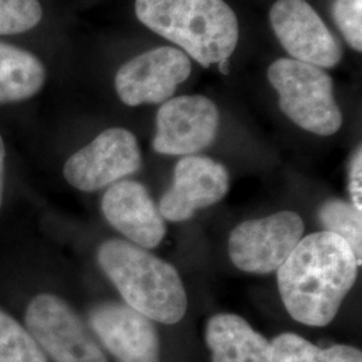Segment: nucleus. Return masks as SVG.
Instances as JSON below:
<instances>
[{"mask_svg": "<svg viewBox=\"0 0 362 362\" xmlns=\"http://www.w3.org/2000/svg\"><path fill=\"white\" fill-rule=\"evenodd\" d=\"M358 267L353 250L336 233L303 236L276 270L286 310L299 324H330L356 284Z\"/></svg>", "mask_w": 362, "mask_h": 362, "instance_id": "1", "label": "nucleus"}, {"mask_svg": "<svg viewBox=\"0 0 362 362\" xmlns=\"http://www.w3.org/2000/svg\"><path fill=\"white\" fill-rule=\"evenodd\" d=\"M97 260L132 309L160 324L175 325L184 318L187 293L170 263L122 239L104 242Z\"/></svg>", "mask_w": 362, "mask_h": 362, "instance_id": "2", "label": "nucleus"}, {"mask_svg": "<svg viewBox=\"0 0 362 362\" xmlns=\"http://www.w3.org/2000/svg\"><path fill=\"white\" fill-rule=\"evenodd\" d=\"M136 15L204 67L228 59L238 45V18L224 0H136Z\"/></svg>", "mask_w": 362, "mask_h": 362, "instance_id": "3", "label": "nucleus"}, {"mask_svg": "<svg viewBox=\"0 0 362 362\" xmlns=\"http://www.w3.org/2000/svg\"><path fill=\"white\" fill-rule=\"evenodd\" d=\"M267 77L279 94V107L299 128L318 136L341 129L344 117L334 98L333 79L321 67L282 58Z\"/></svg>", "mask_w": 362, "mask_h": 362, "instance_id": "4", "label": "nucleus"}, {"mask_svg": "<svg viewBox=\"0 0 362 362\" xmlns=\"http://www.w3.org/2000/svg\"><path fill=\"white\" fill-rule=\"evenodd\" d=\"M27 332L54 362H107L85 324L62 298H33L25 314Z\"/></svg>", "mask_w": 362, "mask_h": 362, "instance_id": "5", "label": "nucleus"}, {"mask_svg": "<svg viewBox=\"0 0 362 362\" xmlns=\"http://www.w3.org/2000/svg\"><path fill=\"white\" fill-rule=\"evenodd\" d=\"M305 233V223L293 211L246 220L230 233L228 254L235 267L250 274L276 272Z\"/></svg>", "mask_w": 362, "mask_h": 362, "instance_id": "6", "label": "nucleus"}, {"mask_svg": "<svg viewBox=\"0 0 362 362\" xmlns=\"http://www.w3.org/2000/svg\"><path fill=\"white\" fill-rule=\"evenodd\" d=\"M141 165L136 136L124 128H110L66 161L64 176L78 191L94 192L136 173Z\"/></svg>", "mask_w": 362, "mask_h": 362, "instance_id": "7", "label": "nucleus"}, {"mask_svg": "<svg viewBox=\"0 0 362 362\" xmlns=\"http://www.w3.org/2000/svg\"><path fill=\"white\" fill-rule=\"evenodd\" d=\"M189 57L179 49L163 46L144 52L117 71V94L128 106L164 104L191 76Z\"/></svg>", "mask_w": 362, "mask_h": 362, "instance_id": "8", "label": "nucleus"}, {"mask_svg": "<svg viewBox=\"0 0 362 362\" xmlns=\"http://www.w3.org/2000/svg\"><path fill=\"white\" fill-rule=\"evenodd\" d=\"M218 130L219 110L209 98L176 97L157 112L152 146L160 155H194L215 141Z\"/></svg>", "mask_w": 362, "mask_h": 362, "instance_id": "9", "label": "nucleus"}, {"mask_svg": "<svg viewBox=\"0 0 362 362\" xmlns=\"http://www.w3.org/2000/svg\"><path fill=\"white\" fill-rule=\"evenodd\" d=\"M272 30L293 59L317 67H334L342 47L306 0H276L270 11Z\"/></svg>", "mask_w": 362, "mask_h": 362, "instance_id": "10", "label": "nucleus"}, {"mask_svg": "<svg viewBox=\"0 0 362 362\" xmlns=\"http://www.w3.org/2000/svg\"><path fill=\"white\" fill-rule=\"evenodd\" d=\"M230 173L209 157L184 156L173 170V181L161 196L158 211L164 220L185 221L199 209L211 207L228 194Z\"/></svg>", "mask_w": 362, "mask_h": 362, "instance_id": "11", "label": "nucleus"}, {"mask_svg": "<svg viewBox=\"0 0 362 362\" xmlns=\"http://www.w3.org/2000/svg\"><path fill=\"white\" fill-rule=\"evenodd\" d=\"M95 336L118 362H160V338L153 321L127 303L105 302L89 313Z\"/></svg>", "mask_w": 362, "mask_h": 362, "instance_id": "12", "label": "nucleus"}, {"mask_svg": "<svg viewBox=\"0 0 362 362\" xmlns=\"http://www.w3.org/2000/svg\"><path fill=\"white\" fill-rule=\"evenodd\" d=\"M101 209L110 226L136 246L155 248L167 233L165 220L155 200L139 181L112 184L103 196Z\"/></svg>", "mask_w": 362, "mask_h": 362, "instance_id": "13", "label": "nucleus"}, {"mask_svg": "<svg viewBox=\"0 0 362 362\" xmlns=\"http://www.w3.org/2000/svg\"><path fill=\"white\" fill-rule=\"evenodd\" d=\"M206 342L212 362H272V342L236 314L220 313L211 317Z\"/></svg>", "mask_w": 362, "mask_h": 362, "instance_id": "14", "label": "nucleus"}, {"mask_svg": "<svg viewBox=\"0 0 362 362\" xmlns=\"http://www.w3.org/2000/svg\"><path fill=\"white\" fill-rule=\"evenodd\" d=\"M45 81L46 69L34 54L0 42V104L26 101Z\"/></svg>", "mask_w": 362, "mask_h": 362, "instance_id": "15", "label": "nucleus"}, {"mask_svg": "<svg viewBox=\"0 0 362 362\" xmlns=\"http://www.w3.org/2000/svg\"><path fill=\"white\" fill-rule=\"evenodd\" d=\"M272 362H362L361 350L350 345L321 349L294 333H284L272 341Z\"/></svg>", "mask_w": 362, "mask_h": 362, "instance_id": "16", "label": "nucleus"}, {"mask_svg": "<svg viewBox=\"0 0 362 362\" xmlns=\"http://www.w3.org/2000/svg\"><path fill=\"white\" fill-rule=\"evenodd\" d=\"M318 220L324 231L336 233L349 245L358 266H361L362 212L350 202L329 199L318 209Z\"/></svg>", "mask_w": 362, "mask_h": 362, "instance_id": "17", "label": "nucleus"}, {"mask_svg": "<svg viewBox=\"0 0 362 362\" xmlns=\"http://www.w3.org/2000/svg\"><path fill=\"white\" fill-rule=\"evenodd\" d=\"M0 362H49L22 325L0 310Z\"/></svg>", "mask_w": 362, "mask_h": 362, "instance_id": "18", "label": "nucleus"}, {"mask_svg": "<svg viewBox=\"0 0 362 362\" xmlns=\"http://www.w3.org/2000/svg\"><path fill=\"white\" fill-rule=\"evenodd\" d=\"M42 16L39 0H0V35L26 33L38 26Z\"/></svg>", "mask_w": 362, "mask_h": 362, "instance_id": "19", "label": "nucleus"}, {"mask_svg": "<svg viewBox=\"0 0 362 362\" xmlns=\"http://www.w3.org/2000/svg\"><path fill=\"white\" fill-rule=\"evenodd\" d=\"M333 18L350 47L361 52L362 0H336Z\"/></svg>", "mask_w": 362, "mask_h": 362, "instance_id": "20", "label": "nucleus"}, {"mask_svg": "<svg viewBox=\"0 0 362 362\" xmlns=\"http://www.w3.org/2000/svg\"><path fill=\"white\" fill-rule=\"evenodd\" d=\"M362 151L361 146L354 152L349 167V192L351 204L362 212Z\"/></svg>", "mask_w": 362, "mask_h": 362, "instance_id": "21", "label": "nucleus"}, {"mask_svg": "<svg viewBox=\"0 0 362 362\" xmlns=\"http://www.w3.org/2000/svg\"><path fill=\"white\" fill-rule=\"evenodd\" d=\"M4 165H6V146L0 136V208L3 203V189H4Z\"/></svg>", "mask_w": 362, "mask_h": 362, "instance_id": "22", "label": "nucleus"}, {"mask_svg": "<svg viewBox=\"0 0 362 362\" xmlns=\"http://www.w3.org/2000/svg\"><path fill=\"white\" fill-rule=\"evenodd\" d=\"M228 64H230L228 59H223V61H220L219 64H218L221 74H228V71H230V65Z\"/></svg>", "mask_w": 362, "mask_h": 362, "instance_id": "23", "label": "nucleus"}]
</instances>
